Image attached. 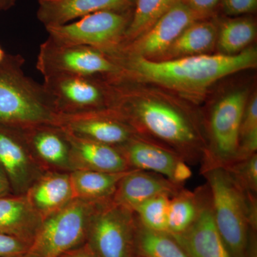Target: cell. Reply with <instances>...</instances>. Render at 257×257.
<instances>
[{
    "mask_svg": "<svg viewBox=\"0 0 257 257\" xmlns=\"http://www.w3.org/2000/svg\"><path fill=\"white\" fill-rule=\"evenodd\" d=\"M17 0H0V11H8L16 4Z\"/></svg>",
    "mask_w": 257,
    "mask_h": 257,
    "instance_id": "obj_36",
    "label": "cell"
},
{
    "mask_svg": "<svg viewBox=\"0 0 257 257\" xmlns=\"http://www.w3.org/2000/svg\"><path fill=\"white\" fill-rule=\"evenodd\" d=\"M101 202L75 199L47 217L23 257H61L77 247L87 237L91 219Z\"/></svg>",
    "mask_w": 257,
    "mask_h": 257,
    "instance_id": "obj_5",
    "label": "cell"
},
{
    "mask_svg": "<svg viewBox=\"0 0 257 257\" xmlns=\"http://www.w3.org/2000/svg\"><path fill=\"white\" fill-rule=\"evenodd\" d=\"M25 195L43 221L75 199L70 172L46 171L32 183Z\"/></svg>",
    "mask_w": 257,
    "mask_h": 257,
    "instance_id": "obj_17",
    "label": "cell"
},
{
    "mask_svg": "<svg viewBox=\"0 0 257 257\" xmlns=\"http://www.w3.org/2000/svg\"><path fill=\"white\" fill-rule=\"evenodd\" d=\"M138 226L135 211L108 199L93 214L87 244L98 257H137Z\"/></svg>",
    "mask_w": 257,
    "mask_h": 257,
    "instance_id": "obj_6",
    "label": "cell"
},
{
    "mask_svg": "<svg viewBox=\"0 0 257 257\" xmlns=\"http://www.w3.org/2000/svg\"><path fill=\"white\" fill-rule=\"evenodd\" d=\"M29 245L16 236L0 233V257H23Z\"/></svg>",
    "mask_w": 257,
    "mask_h": 257,
    "instance_id": "obj_31",
    "label": "cell"
},
{
    "mask_svg": "<svg viewBox=\"0 0 257 257\" xmlns=\"http://www.w3.org/2000/svg\"><path fill=\"white\" fill-rule=\"evenodd\" d=\"M97 75L54 74L44 77V87L59 114H85L111 109L107 91Z\"/></svg>",
    "mask_w": 257,
    "mask_h": 257,
    "instance_id": "obj_10",
    "label": "cell"
},
{
    "mask_svg": "<svg viewBox=\"0 0 257 257\" xmlns=\"http://www.w3.org/2000/svg\"><path fill=\"white\" fill-rule=\"evenodd\" d=\"M170 197L166 194L156 196L135 208L134 211L140 224L152 231L167 233Z\"/></svg>",
    "mask_w": 257,
    "mask_h": 257,
    "instance_id": "obj_28",
    "label": "cell"
},
{
    "mask_svg": "<svg viewBox=\"0 0 257 257\" xmlns=\"http://www.w3.org/2000/svg\"><path fill=\"white\" fill-rule=\"evenodd\" d=\"M257 96H253L246 103L239 130V154L237 161L256 153ZM236 161V162H237Z\"/></svg>",
    "mask_w": 257,
    "mask_h": 257,
    "instance_id": "obj_29",
    "label": "cell"
},
{
    "mask_svg": "<svg viewBox=\"0 0 257 257\" xmlns=\"http://www.w3.org/2000/svg\"><path fill=\"white\" fill-rule=\"evenodd\" d=\"M218 28L209 19L199 20L185 29L167 51L174 57L202 55L217 40Z\"/></svg>",
    "mask_w": 257,
    "mask_h": 257,
    "instance_id": "obj_23",
    "label": "cell"
},
{
    "mask_svg": "<svg viewBox=\"0 0 257 257\" xmlns=\"http://www.w3.org/2000/svg\"><path fill=\"white\" fill-rule=\"evenodd\" d=\"M137 257H142V256H137Z\"/></svg>",
    "mask_w": 257,
    "mask_h": 257,
    "instance_id": "obj_38",
    "label": "cell"
},
{
    "mask_svg": "<svg viewBox=\"0 0 257 257\" xmlns=\"http://www.w3.org/2000/svg\"><path fill=\"white\" fill-rule=\"evenodd\" d=\"M22 131L32 155L45 170L72 172L70 146L60 126L40 124Z\"/></svg>",
    "mask_w": 257,
    "mask_h": 257,
    "instance_id": "obj_15",
    "label": "cell"
},
{
    "mask_svg": "<svg viewBox=\"0 0 257 257\" xmlns=\"http://www.w3.org/2000/svg\"><path fill=\"white\" fill-rule=\"evenodd\" d=\"M199 188L200 209L197 219L187 231L171 236L190 257H232L214 222L207 184Z\"/></svg>",
    "mask_w": 257,
    "mask_h": 257,
    "instance_id": "obj_14",
    "label": "cell"
},
{
    "mask_svg": "<svg viewBox=\"0 0 257 257\" xmlns=\"http://www.w3.org/2000/svg\"><path fill=\"white\" fill-rule=\"evenodd\" d=\"M133 12L104 10L74 23L45 28L49 37L60 43L84 45L111 53L121 46Z\"/></svg>",
    "mask_w": 257,
    "mask_h": 257,
    "instance_id": "obj_7",
    "label": "cell"
},
{
    "mask_svg": "<svg viewBox=\"0 0 257 257\" xmlns=\"http://www.w3.org/2000/svg\"><path fill=\"white\" fill-rule=\"evenodd\" d=\"M205 19L209 18L194 11L183 0H179L145 33L117 51L147 59L162 55L189 25Z\"/></svg>",
    "mask_w": 257,
    "mask_h": 257,
    "instance_id": "obj_11",
    "label": "cell"
},
{
    "mask_svg": "<svg viewBox=\"0 0 257 257\" xmlns=\"http://www.w3.org/2000/svg\"><path fill=\"white\" fill-rule=\"evenodd\" d=\"M191 9L199 14L210 18L214 13V8L220 0H183Z\"/></svg>",
    "mask_w": 257,
    "mask_h": 257,
    "instance_id": "obj_33",
    "label": "cell"
},
{
    "mask_svg": "<svg viewBox=\"0 0 257 257\" xmlns=\"http://www.w3.org/2000/svg\"><path fill=\"white\" fill-rule=\"evenodd\" d=\"M116 111L134 128H142L190 165L202 163L206 147L192 121L177 108L152 99L126 100Z\"/></svg>",
    "mask_w": 257,
    "mask_h": 257,
    "instance_id": "obj_3",
    "label": "cell"
},
{
    "mask_svg": "<svg viewBox=\"0 0 257 257\" xmlns=\"http://www.w3.org/2000/svg\"><path fill=\"white\" fill-rule=\"evenodd\" d=\"M42 222L25 194H12L0 197L2 234L12 235L30 243Z\"/></svg>",
    "mask_w": 257,
    "mask_h": 257,
    "instance_id": "obj_21",
    "label": "cell"
},
{
    "mask_svg": "<svg viewBox=\"0 0 257 257\" xmlns=\"http://www.w3.org/2000/svg\"><path fill=\"white\" fill-rule=\"evenodd\" d=\"M128 171L115 173L90 170L70 172L74 199L92 202L111 199L120 180Z\"/></svg>",
    "mask_w": 257,
    "mask_h": 257,
    "instance_id": "obj_22",
    "label": "cell"
},
{
    "mask_svg": "<svg viewBox=\"0 0 257 257\" xmlns=\"http://www.w3.org/2000/svg\"><path fill=\"white\" fill-rule=\"evenodd\" d=\"M63 130L70 146L72 172L90 170L115 173L130 170L116 147L80 138Z\"/></svg>",
    "mask_w": 257,
    "mask_h": 257,
    "instance_id": "obj_19",
    "label": "cell"
},
{
    "mask_svg": "<svg viewBox=\"0 0 257 257\" xmlns=\"http://www.w3.org/2000/svg\"><path fill=\"white\" fill-rule=\"evenodd\" d=\"M135 0H39L37 17L47 27L59 26L104 10L133 11Z\"/></svg>",
    "mask_w": 257,
    "mask_h": 257,
    "instance_id": "obj_18",
    "label": "cell"
},
{
    "mask_svg": "<svg viewBox=\"0 0 257 257\" xmlns=\"http://www.w3.org/2000/svg\"><path fill=\"white\" fill-rule=\"evenodd\" d=\"M240 187L246 192L257 194V154L225 167Z\"/></svg>",
    "mask_w": 257,
    "mask_h": 257,
    "instance_id": "obj_30",
    "label": "cell"
},
{
    "mask_svg": "<svg viewBox=\"0 0 257 257\" xmlns=\"http://www.w3.org/2000/svg\"><path fill=\"white\" fill-rule=\"evenodd\" d=\"M114 58L121 68L120 77L155 83L186 96H199L219 79L256 67L257 52L251 47L236 55L202 54L159 62L127 54Z\"/></svg>",
    "mask_w": 257,
    "mask_h": 257,
    "instance_id": "obj_1",
    "label": "cell"
},
{
    "mask_svg": "<svg viewBox=\"0 0 257 257\" xmlns=\"http://www.w3.org/2000/svg\"><path fill=\"white\" fill-rule=\"evenodd\" d=\"M13 194L8 177L0 167V197Z\"/></svg>",
    "mask_w": 257,
    "mask_h": 257,
    "instance_id": "obj_35",
    "label": "cell"
},
{
    "mask_svg": "<svg viewBox=\"0 0 257 257\" xmlns=\"http://www.w3.org/2000/svg\"><path fill=\"white\" fill-rule=\"evenodd\" d=\"M256 34V23L252 19H227L218 28V45L224 55H236L253 41Z\"/></svg>",
    "mask_w": 257,
    "mask_h": 257,
    "instance_id": "obj_26",
    "label": "cell"
},
{
    "mask_svg": "<svg viewBox=\"0 0 257 257\" xmlns=\"http://www.w3.org/2000/svg\"><path fill=\"white\" fill-rule=\"evenodd\" d=\"M221 5L226 15L239 16L254 12L257 0H221Z\"/></svg>",
    "mask_w": 257,
    "mask_h": 257,
    "instance_id": "obj_32",
    "label": "cell"
},
{
    "mask_svg": "<svg viewBox=\"0 0 257 257\" xmlns=\"http://www.w3.org/2000/svg\"><path fill=\"white\" fill-rule=\"evenodd\" d=\"M20 55H7L0 62V124L26 128L60 124V115L43 84L28 77Z\"/></svg>",
    "mask_w": 257,
    "mask_h": 257,
    "instance_id": "obj_4",
    "label": "cell"
},
{
    "mask_svg": "<svg viewBox=\"0 0 257 257\" xmlns=\"http://www.w3.org/2000/svg\"><path fill=\"white\" fill-rule=\"evenodd\" d=\"M184 188V186L175 184L155 172L131 170L120 180L111 199L134 211L152 197L162 194L172 197Z\"/></svg>",
    "mask_w": 257,
    "mask_h": 257,
    "instance_id": "obj_16",
    "label": "cell"
},
{
    "mask_svg": "<svg viewBox=\"0 0 257 257\" xmlns=\"http://www.w3.org/2000/svg\"><path fill=\"white\" fill-rule=\"evenodd\" d=\"M136 251L137 255L142 257H190L168 233L146 229L140 222Z\"/></svg>",
    "mask_w": 257,
    "mask_h": 257,
    "instance_id": "obj_27",
    "label": "cell"
},
{
    "mask_svg": "<svg viewBox=\"0 0 257 257\" xmlns=\"http://www.w3.org/2000/svg\"><path fill=\"white\" fill-rule=\"evenodd\" d=\"M61 257H98L96 253L89 247V245L86 244L81 248H74L68 252L64 253Z\"/></svg>",
    "mask_w": 257,
    "mask_h": 257,
    "instance_id": "obj_34",
    "label": "cell"
},
{
    "mask_svg": "<svg viewBox=\"0 0 257 257\" xmlns=\"http://www.w3.org/2000/svg\"><path fill=\"white\" fill-rule=\"evenodd\" d=\"M0 167L14 194H25L47 170L35 159L21 128L0 124Z\"/></svg>",
    "mask_w": 257,
    "mask_h": 257,
    "instance_id": "obj_12",
    "label": "cell"
},
{
    "mask_svg": "<svg viewBox=\"0 0 257 257\" xmlns=\"http://www.w3.org/2000/svg\"><path fill=\"white\" fill-rule=\"evenodd\" d=\"M179 0H135L131 22L121 47L143 35Z\"/></svg>",
    "mask_w": 257,
    "mask_h": 257,
    "instance_id": "obj_25",
    "label": "cell"
},
{
    "mask_svg": "<svg viewBox=\"0 0 257 257\" xmlns=\"http://www.w3.org/2000/svg\"><path fill=\"white\" fill-rule=\"evenodd\" d=\"M116 148L122 154L130 170L155 172L172 182L177 165L184 161L172 150L139 136Z\"/></svg>",
    "mask_w": 257,
    "mask_h": 257,
    "instance_id": "obj_20",
    "label": "cell"
},
{
    "mask_svg": "<svg viewBox=\"0 0 257 257\" xmlns=\"http://www.w3.org/2000/svg\"><path fill=\"white\" fill-rule=\"evenodd\" d=\"M246 103V91H236L214 106L209 120L210 145L206 149L200 171L225 168L237 161L240 126Z\"/></svg>",
    "mask_w": 257,
    "mask_h": 257,
    "instance_id": "obj_8",
    "label": "cell"
},
{
    "mask_svg": "<svg viewBox=\"0 0 257 257\" xmlns=\"http://www.w3.org/2000/svg\"><path fill=\"white\" fill-rule=\"evenodd\" d=\"M5 55H6V54L5 53L4 51H3L2 47H0V62L5 58Z\"/></svg>",
    "mask_w": 257,
    "mask_h": 257,
    "instance_id": "obj_37",
    "label": "cell"
},
{
    "mask_svg": "<svg viewBox=\"0 0 257 257\" xmlns=\"http://www.w3.org/2000/svg\"><path fill=\"white\" fill-rule=\"evenodd\" d=\"M199 209V188L194 192L184 188L170 197L167 233L170 235H176L187 231L197 219Z\"/></svg>",
    "mask_w": 257,
    "mask_h": 257,
    "instance_id": "obj_24",
    "label": "cell"
},
{
    "mask_svg": "<svg viewBox=\"0 0 257 257\" xmlns=\"http://www.w3.org/2000/svg\"><path fill=\"white\" fill-rule=\"evenodd\" d=\"M210 194L216 228L232 257H256V196L241 188L224 167L201 171Z\"/></svg>",
    "mask_w": 257,
    "mask_h": 257,
    "instance_id": "obj_2",
    "label": "cell"
},
{
    "mask_svg": "<svg viewBox=\"0 0 257 257\" xmlns=\"http://www.w3.org/2000/svg\"><path fill=\"white\" fill-rule=\"evenodd\" d=\"M59 126L76 136L119 147L138 136L134 128L114 109L60 114Z\"/></svg>",
    "mask_w": 257,
    "mask_h": 257,
    "instance_id": "obj_13",
    "label": "cell"
},
{
    "mask_svg": "<svg viewBox=\"0 0 257 257\" xmlns=\"http://www.w3.org/2000/svg\"><path fill=\"white\" fill-rule=\"evenodd\" d=\"M36 67L44 77L54 74L116 75L121 72L109 53L92 47L60 43L50 37L40 45Z\"/></svg>",
    "mask_w": 257,
    "mask_h": 257,
    "instance_id": "obj_9",
    "label": "cell"
}]
</instances>
